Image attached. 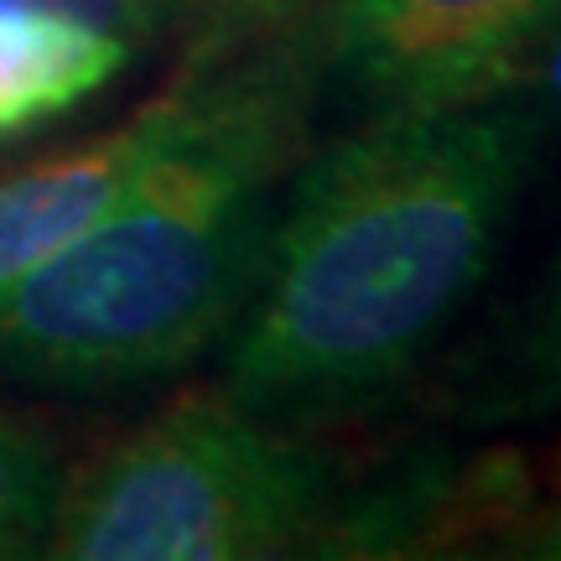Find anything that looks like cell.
I'll return each mask as SVG.
<instances>
[{
	"mask_svg": "<svg viewBox=\"0 0 561 561\" xmlns=\"http://www.w3.org/2000/svg\"><path fill=\"white\" fill-rule=\"evenodd\" d=\"M339 462L229 390L182 401L62 479L42 551L62 561H255L312 551Z\"/></svg>",
	"mask_w": 561,
	"mask_h": 561,
	"instance_id": "3957f363",
	"label": "cell"
},
{
	"mask_svg": "<svg viewBox=\"0 0 561 561\" xmlns=\"http://www.w3.org/2000/svg\"><path fill=\"white\" fill-rule=\"evenodd\" d=\"M494 557H541V561H561V468H557V489L546 494L530 515H525L510 536L500 541Z\"/></svg>",
	"mask_w": 561,
	"mask_h": 561,
	"instance_id": "8fae6325",
	"label": "cell"
},
{
	"mask_svg": "<svg viewBox=\"0 0 561 561\" xmlns=\"http://www.w3.org/2000/svg\"><path fill=\"white\" fill-rule=\"evenodd\" d=\"M198 115L125 198L0 286V375L110 396L198 364L261 286L276 182L307 157L322 83L307 26H203Z\"/></svg>",
	"mask_w": 561,
	"mask_h": 561,
	"instance_id": "7a4b0ae2",
	"label": "cell"
},
{
	"mask_svg": "<svg viewBox=\"0 0 561 561\" xmlns=\"http://www.w3.org/2000/svg\"><path fill=\"white\" fill-rule=\"evenodd\" d=\"M328 0H208V26L229 32H286L301 26Z\"/></svg>",
	"mask_w": 561,
	"mask_h": 561,
	"instance_id": "30bf717a",
	"label": "cell"
},
{
	"mask_svg": "<svg viewBox=\"0 0 561 561\" xmlns=\"http://www.w3.org/2000/svg\"><path fill=\"white\" fill-rule=\"evenodd\" d=\"M136 58L104 26L47 0H0V140L37 136Z\"/></svg>",
	"mask_w": 561,
	"mask_h": 561,
	"instance_id": "8992f818",
	"label": "cell"
},
{
	"mask_svg": "<svg viewBox=\"0 0 561 561\" xmlns=\"http://www.w3.org/2000/svg\"><path fill=\"white\" fill-rule=\"evenodd\" d=\"M58 453L53 442L0 416V557H32L47 541L58 510Z\"/></svg>",
	"mask_w": 561,
	"mask_h": 561,
	"instance_id": "ba28073f",
	"label": "cell"
},
{
	"mask_svg": "<svg viewBox=\"0 0 561 561\" xmlns=\"http://www.w3.org/2000/svg\"><path fill=\"white\" fill-rule=\"evenodd\" d=\"M546 136L536 100L369 115L297 161L224 390L280 426H328L411 380L494 265Z\"/></svg>",
	"mask_w": 561,
	"mask_h": 561,
	"instance_id": "6da1fadb",
	"label": "cell"
},
{
	"mask_svg": "<svg viewBox=\"0 0 561 561\" xmlns=\"http://www.w3.org/2000/svg\"><path fill=\"white\" fill-rule=\"evenodd\" d=\"M47 5H62L73 16L104 26L110 37H121L125 47H151V42L178 21V11L187 0H47Z\"/></svg>",
	"mask_w": 561,
	"mask_h": 561,
	"instance_id": "9c48e42d",
	"label": "cell"
},
{
	"mask_svg": "<svg viewBox=\"0 0 561 561\" xmlns=\"http://www.w3.org/2000/svg\"><path fill=\"white\" fill-rule=\"evenodd\" d=\"M198 58H187L178 79L115 130H100L58 157H42L0 178V286L58 255L89 224H100L125 198V187L167 146H178L198 115Z\"/></svg>",
	"mask_w": 561,
	"mask_h": 561,
	"instance_id": "5b68a950",
	"label": "cell"
},
{
	"mask_svg": "<svg viewBox=\"0 0 561 561\" xmlns=\"http://www.w3.org/2000/svg\"><path fill=\"white\" fill-rule=\"evenodd\" d=\"M458 421L504 426L561 411V261L541 286L458 364Z\"/></svg>",
	"mask_w": 561,
	"mask_h": 561,
	"instance_id": "52a82bcc",
	"label": "cell"
},
{
	"mask_svg": "<svg viewBox=\"0 0 561 561\" xmlns=\"http://www.w3.org/2000/svg\"><path fill=\"white\" fill-rule=\"evenodd\" d=\"M322 83H339L369 115H432L515 94L561 0H328L301 21Z\"/></svg>",
	"mask_w": 561,
	"mask_h": 561,
	"instance_id": "277c9868",
	"label": "cell"
}]
</instances>
